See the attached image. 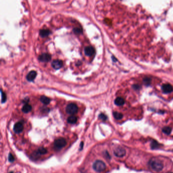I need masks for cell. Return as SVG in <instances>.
<instances>
[{
  "label": "cell",
  "instance_id": "1",
  "mask_svg": "<svg viewBox=\"0 0 173 173\" xmlns=\"http://www.w3.org/2000/svg\"><path fill=\"white\" fill-rule=\"evenodd\" d=\"M148 164L150 168L155 172H160L164 168V164L162 161L156 157L151 159Z\"/></svg>",
  "mask_w": 173,
  "mask_h": 173
},
{
  "label": "cell",
  "instance_id": "2",
  "mask_svg": "<svg viewBox=\"0 0 173 173\" xmlns=\"http://www.w3.org/2000/svg\"><path fill=\"white\" fill-rule=\"evenodd\" d=\"M106 167V164L102 160H97L93 164V169L94 171L98 172H101L104 171Z\"/></svg>",
  "mask_w": 173,
  "mask_h": 173
},
{
  "label": "cell",
  "instance_id": "3",
  "mask_svg": "<svg viewBox=\"0 0 173 173\" xmlns=\"http://www.w3.org/2000/svg\"><path fill=\"white\" fill-rule=\"evenodd\" d=\"M66 112L70 115H74L76 113L78 110L77 105L75 103H70L67 105Z\"/></svg>",
  "mask_w": 173,
  "mask_h": 173
},
{
  "label": "cell",
  "instance_id": "4",
  "mask_svg": "<svg viewBox=\"0 0 173 173\" xmlns=\"http://www.w3.org/2000/svg\"><path fill=\"white\" fill-rule=\"evenodd\" d=\"M67 144V141L65 140V139L63 138H60L57 139H56L54 143V147L57 149H60L61 148L64 147L66 146Z\"/></svg>",
  "mask_w": 173,
  "mask_h": 173
},
{
  "label": "cell",
  "instance_id": "5",
  "mask_svg": "<svg viewBox=\"0 0 173 173\" xmlns=\"http://www.w3.org/2000/svg\"><path fill=\"white\" fill-rule=\"evenodd\" d=\"M126 154V150L123 148L119 147L116 148L114 150V155L118 157H123Z\"/></svg>",
  "mask_w": 173,
  "mask_h": 173
},
{
  "label": "cell",
  "instance_id": "6",
  "mask_svg": "<svg viewBox=\"0 0 173 173\" xmlns=\"http://www.w3.org/2000/svg\"><path fill=\"white\" fill-rule=\"evenodd\" d=\"M162 92L165 94H169L171 93L173 91V88L172 85L169 83L164 84L161 87Z\"/></svg>",
  "mask_w": 173,
  "mask_h": 173
},
{
  "label": "cell",
  "instance_id": "7",
  "mask_svg": "<svg viewBox=\"0 0 173 173\" xmlns=\"http://www.w3.org/2000/svg\"><path fill=\"white\" fill-rule=\"evenodd\" d=\"M13 130L15 133L17 134L20 133L23 130V124L21 122H18L16 123L14 126Z\"/></svg>",
  "mask_w": 173,
  "mask_h": 173
},
{
  "label": "cell",
  "instance_id": "8",
  "mask_svg": "<svg viewBox=\"0 0 173 173\" xmlns=\"http://www.w3.org/2000/svg\"><path fill=\"white\" fill-rule=\"evenodd\" d=\"M51 55L47 53H44L41 54L39 57V59L41 62H47L51 60Z\"/></svg>",
  "mask_w": 173,
  "mask_h": 173
},
{
  "label": "cell",
  "instance_id": "9",
  "mask_svg": "<svg viewBox=\"0 0 173 173\" xmlns=\"http://www.w3.org/2000/svg\"><path fill=\"white\" fill-rule=\"evenodd\" d=\"M52 66L55 70H59L63 65V62L60 60H55L52 62Z\"/></svg>",
  "mask_w": 173,
  "mask_h": 173
},
{
  "label": "cell",
  "instance_id": "10",
  "mask_svg": "<svg viewBox=\"0 0 173 173\" xmlns=\"http://www.w3.org/2000/svg\"><path fill=\"white\" fill-rule=\"evenodd\" d=\"M85 55L88 56H92L95 53V50L92 46H87L84 49Z\"/></svg>",
  "mask_w": 173,
  "mask_h": 173
},
{
  "label": "cell",
  "instance_id": "11",
  "mask_svg": "<svg viewBox=\"0 0 173 173\" xmlns=\"http://www.w3.org/2000/svg\"><path fill=\"white\" fill-rule=\"evenodd\" d=\"M36 76H37V72L35 71H31L27 75V81L30 82H32L35 80Z\"/></svg>",
  "mask_w": 173,
  "mask_h": 173
},
{
  "label": "cell",
  "instance_id": "12",
  "mask_svg": "<svg viewBox=\"0 0 173 173\" xmlns=\"http://www.w3.org/2000/svg\"><path fill=\"white\" fill-rule=\"evenodd\" d=\"M114 103L117 106H122V105H123L124 104L125 100L122 97H117L115 100Z\"/></svg>",
  "mask_w": 173,
  "mask_h": 173
},
{
  "label": "cell",
  "instance_id": "13",
  "mask_svg": "<svg viewBox=\"0 0 173 173\" xmlns=\"http://www.w3.org/2000/svg\"><path fill=\"white\" fill-rule=\"evenodd\" d=\"M40 101L45 105L49 104L50 102V99L48 97L45 96H42L40 98Z\"/></svg>",
  "mask_w": 173,
  "mask_h": 173
},
{
  "label": "cell",
  "instance_id": "14",
  "mask_svg": "<svg viewBox=\"0 0 173 173\" xmlns=\"http://www.w3.org/2000/svg\"><path fill=\"white\" fill-rule=\"evenodd\" d=\"M50 33V32L49 30L48 29H42L40 31V36L43 37H46L47 36H48Z\"/></svg>",
  "mask_w": 173,
  "mask_h": 173
},
{
  "label": "cell",
  "instance_id": "15",
  "mask_svg": "<svg viewBox=\"0 0 173 173\" xmlns=\"http://www.w3.org/2000/svg\"><path fill=\"white\" fill-rule=\"evenodd\" d=\"M32 109V107L31 105H30V104H26L23 106V107L22 108V110L25 113H28L31 111Z\"/></svg>",
  "mask_w": 173,
  "mask_h": 173
},
{
  "label": "cell",
  "instance_id": "16",
  "mask_svg": "<svg viewBox=\"0 0 173 173\" xmlns=\"http://www.w3.org/2000/svg\"><path fill=\"white\" fill-rule=\"evenodd\" d=\"M67 121L70 123L73 124V123H76L77 121V118L75 116H73V115L71 116L68 117V118L67 120Z\"/></svg>",
  "mask_w": 173,
  "mask_h": 173
},
{
  "label": "cell",
  "instance_id": "17",
  "mask_svg": "<svg viewBox=\"0 0 173 173\" xmlns=\"http://www.w3.org/2000/svg\"><path fill=\"white\" fill-rule=\"evenodd\" d=\"M113 116L115 118H116V120H120L123 117V115L118 112H114L113 113Z\"/></svg>",
  "mask_w": 173,
  "mask_h": 173
},
{
  "label": "cell",
  "instance_id": "18",
  "mask_svg": "<svg viewBox=\"0 0 173 173\" xmlns=\"http://www.w3.org/2000/svg\"><path fill=\"white\" fill-rule=\"evenodd\" d=\"M171 131H172V128L169 127H166L162 128V132L166 135L170 134Z\"/></svg>",
  "mask_w": 173,
  "mask_h": 173
},
{
  "label": "cell",
  "instance_id": "19",
  "mask_svg": "<svg viewBox=\"0 0 173 173\" xmlns=\"http://www.w3.org/2000/svg\"><path fill=\"white\" fill-rule=\"evenodd\" d=\"M160 146V145L157 141H153L151 144V147L152 149H156L158 148Z\"/></svg>",
  "mask_w": 173,
  "mask_h": 173
},
{
  "label": "cell",
  "instance_id": "20",
  "mask_svg": "<svg viewBox=\"0 0 173 173\" xmlns=\"http://www.w3.org/2000/svg\"><path fill=\"white\" fill-rule=\"evenodd\" d=\"M151 81V80L150 78H149V77H145L143 80L144 83L145 84V85H146L147 86H149V85H150Z\"/></svg>",
  "mask_w": 173,
  "mask_h": 173
},
{
  "label": "cell",
  "instance_id": "21",
  "mask_svg": "<svg viewBox=\"0 0 173 173\" xmlns=\"http://www.w3.org/2000/svg\"><path fill=\"white\" fill-rule=\"evenodd\" d=\"M47 152L46 149L44 148H40L38 150V153L40 154H46Z\"/></svg>",
  "mask_w": 173,
  "mask_h": 173
},
{
  "label": "cell",
  "instance_id": "22",
  "mask_svg": "<svg viewBox=\"0 0 173 173\" xmlns=\"http://www.w3.org/2000/svg\"><path fill=\"white\" fill-rule=\"evenodd\" d=\"M1 94H2V102L4 103L7 99V96L6 95L5 93H3L2 91H1Z\"/></svg>",
  "mask_w": 173,
  "mask_h": 173
},
{
  "label": "cell",
  "instance_id": "23",
  "mask_svg": "<svg viewBox=\"0 0 173 173\" xmlns=\"http://www.w3.org/2000/svg\"><path fill=\"white\" fill-rule=\"evenodd\" d=\"M74 32L76 34H80L82 32V29L80 28H78V27H76V28H75L73 29Z\"/></svg>",
  "mask_w": 173,
  "mask_h": 173
},
{
  "label": "cell",
  "instance_id": "24",
  "mask_svg": "<svg viewBox=\"0 0 173 173\" xmlns=\"http://www.w3.org/2000/svg\"><path fill=\"white\" fill-rule=\"evenodd\" d=\"M8 160L10 162H13L14 160H15V159L13 155L11 154H9L8 156Z\"/></svg>",
  "mask_w": 173,
  "mask_h": 173
},
{
  "label": "cell",
  "instance_id": "25",
  "mask_svg": "<svg viewBox=\"0 0 173 173\" xmlns=\"http://www.w3.org/2000/svg\"><path fill=\"white\" fill-rule=\"evenodd\" d=\"M99 118L103 121H106L107 119V116L103 113H100L99 115Z\"/></svg>",
  "mask_w": 173,
  "mask_h": 173
},
{
  "label": "cell",
  "instance_id": "26",
  "mask_svg": "<svg viewBox=\"0 0 173 173\" xmlns=\"http://www.w3.org/2000/svg\"><path fill=\"white\" fill-rule=\"evenodd\" d=\"M133 88L136 90H138V89H140V86H139L138 85H134L133 86Z\"/></svg>",
  "mask_w": 173,
  "mask_h": 173
},
{
  "label": "cell",
  "instance_id": "27",
  "mask_svg": "<svg viewBox=\"0 0 173 173\" xmlns=\"http://www.w3.org/2000/svg\"><path fill=\"white\" fill-rule=\"evenodd\" d=\"M112 59H113V60L114 62H115V61H117V59H116V58L114 57V56H112Z\"/></svg>",
  "mask_w": 173,
  "mask_h": 173
},
{
  "label": "cell",
  "instance_id": "28",
  "mask_svg": "<svg viewBox=\"0 0 173 173\" xmlns=\"http://www.w3.org/2000/svg\"><path fill=\"white\" fill-rule=\"evenodd\" d=\"M13 173V172H10V173Z\"/></svg>",
  "mask_w": 173,
  "mask_h": 173
},
{
  "label": "cell",
  "instance_id": "29",
  "mask_svg": "<svg viewBox=\"0 0 173 173\" xmlns=\"http://www.w3.org/2000/svg\"></svg>",
  "mask_w": 173,
  "mask_h": 173
}]
</instances>
